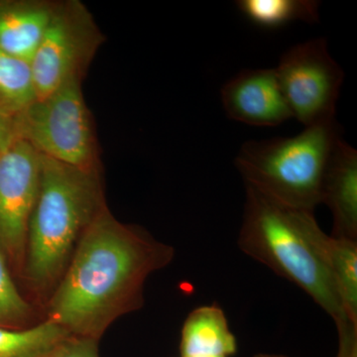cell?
<instances>
[{
	"label": "cell",
	"instance_id": "cell-11",
	"mask_svg": "<svg viewBox=\"0 0 357 357\" xmlns=\"http://www.w3.org/2000/svg\"><path fill=\"white\" fill-rule=\"evenodd\" d=\"M54 11L41 2L0 1V50L31 62Z\"/></svg>",
	"mask_w": 357,
	"mask_h": 357
},
{
	"label": "cell",
	"instance_id": "cell-6",
	"mask_svg": "<svg viewBox=\"0 0 357 357\" xmlns=\"http://www.w3.org/2000/svg\"><path fill=\"white\" fill-rule=\"evenodd\" d=\"M274 69L292 116L305 128L335 119L344 74L325 39L295 45Z\"/></svg>",
	"mask_w": 357,
	"mask_h": 357
},
{
	"label": "cell",
	"instance_id": "cell-9",
	"mask_svg": "<svg viewBox=\"0 0 357 357\" xmlns=\"http://www.w3.org/2000/svg\"><path fill=\"white\" fill-rule=\"evenodd\" d=\"M220 96L227 116L248 126L273 128L293 117L274 68L241 70Z\"/></svg>",
	"mask_w": 357,
	"mask_h": 357
},
{
	"label": "cell",
	"instance_id": "cell-21",
	"mask_svg": "<svg viewBox=\"0 0 357 357\" xmlns=\"http://www.w3.org/2000/svg\"><path fill=\"white\" fill-rule=\"evenodd\" d=\"M253 357H290V356H282V354H255V356Z\"/></svg>",
	"mask_w": 357,
	"mask_h": 357
},
{
	"label": "cell",
	"instance_id": "cell-7",
	"mask_svg": "<svg viewBox=\"0 0 357 357\" xmlns=\"http://www.w3.org/2000/svg\"><path fill=\"white\" fill-rule=\"evenodd\" d=\"M40 178L41 154L29 143L18 138L0 153V248L13 277H22Z\"/></svg>",
	"mask_w": 357,
	"mask_h": 357
},
{
	"label": "cell",
	"instance_id": "cell-18",
	"mask_svg": "<svg viewBox=\"0 0 357 357\" xmlns=\"http://www.w3.org/2000/svg\"><path fill=\"white\" fill-rule=\"evenodd\" d=\"M98 344L91 338L70 335L45 357H100Z\"/></svg>",
	"mask_w": 357,
	"mask_h": 357
},
{
	"label": "cell",
	"instance_id": "cell-14",
	"mask_svg": "<svg viewBox=\"0 0 357 357\" xmlns=\"http://www.w3.org/2000/svg\"><path fill=\"white\" fill-rule=\"evenodd\" d=\"M69 337L49 319L20 330L0 328V357H45Z\"/></svg>",
	"mask_w": 357,
	"mask_h": 357
},
{
	"label": "cell",
	"instance_id": "cell-2",
	"mask_svg": "<svg viewBox=\"0 0 357 357\" xmlns=\"http://www.w3.org/2000/svg\"><path fill=\"white\" fill-rule=\"evenodd\" d=\"M238 246L243 253L299 287L335 324L345 316L331 273V236L314 211L295 208L245 185Z\"/></svg>",
	"mask_w": 357,
	"mask_h": 357
},
{
	"label": "cell",
	"instance_id": "cell-8",
	"mask_svg": "<svg viewBox=\"0 0 357 357\" xmlns=\"http://www.w3.org/2000/svg\"><path fill=\"white\" fill-rule=\"evenodd\" d=\"M96 36L82 7L72 4L65 9H55L30 62L37 100L73 77H79L84 61L89 60L96 44Z\"/></svg>",
	"mask_w": 357,
	"mask_h": 357
},
{
	"label": "cell",
	"instance_id": "cell-15",
	"mask_svg": "<svg viewBox=\"0 0 357 357\" xmlns=\"http://www.w3.org/2000/svg\"><path fill=\"white\" fill-rule=\"evenodd\" d=\"M331 273L347 318L357 324V241L331 236Z\"/></svg>",
	"mask_w": 357,
	"mask_h": 357
},
{
	"label": "cell",
	"instance_id": "cell-20",
	"mask_svg": "<svg viewBox=\"0 0 357 357\" xmlns=\"http://www.w3.org/2000/svg\"><path fill=\"white\" fill-rule=\"evenodd\" d=\"M16 117L0 107V153L18 139Z\"/></svg>",
	"mask_w": 357,
	"mask_h": 357
},
{
	"label": "cell",
	"instance_id": "cell-10",
	"mask_svg": "<svg viewBox=\"0 0 357 357\" xmlns=\"http://www.w3.org/2000/svg\"><path fill=\"white\" fill-rule=\"evenodd\" d=\"M321 204L332 211V236L357 241V152L342 138L326 167Z\"/></svg>",
	"mask_w": 357,
	"mask_h": 357
},
{
	"label": "cell",
	"instance_id": "cell-1",
	"mask_svg": "<svg viewBox=\"0 0 357 357\" xmlns=\"http://www.w3.org/2000/svg\"><path fill=\"white\" fill-rule=\"evenodd\" d=\"M174 249L115 220L107 206L79 239L47 304V319L73 337L98 342L112 323L143 306L150 274L173 260Z\"/></svg>",
	"mask_w": 357,
	"mask_h": 357
},
{
	"label": "cell",
	"instance_id": "cell-16",
	"mask_svg": "<svg viewBox=\"0 0 357 357\" xmlns=\"http://www.w3.org/2000/svg\"><path fill=\"white\" fill-rule=\"evenodd\" d=\"M36 100L30 63L0 50V107L17 117Z\"/></svg>",
	"mask_w": 357,
	"mask_h": 357
},
{
	"label": "cell",
	"instance_id": "cell-19",
	"mask_svg": "<svg viewBox=\"0 0 357 357\" xmlns=\"http://www.w3.org/2000/svg\"><path fill=\"white\" fill-rule=\"evenodd\" d=\"M337 330L338 349L335 357H357V324L349 319L335 324Z\"/></svg>",
	"mask_w": 357,
	"mask_h": 357
},
{
	"label": "cell",
	"instance_id": "cell-5",
	"mask_svg": "<svg viewBox=\"0 0 357 357\" xmlns=\"http://www.w3.org/2000/svg\"><path fill=\"white\" fill-rule=\"evenodd\" d=\"M18 137L42 156L98 171L95 138L79 77L38 98L16 117Z\"/></svg>",
	"mask_w": 357,
	"mask_h": 357
},
{
	"label": "cell",
	"instance_id": "cell-3",
	"mask_svg": "<svg viewBox=\"0 0 357 357\" xmlns=\"http://www.w3.org/2000/svg\"><path fill=\"white\" fill-rule=\"evenodd\" d=\"M105 206L98 171L41 155L38 198L28 225L22 273L33 292L50 298L79 239Z\"/></svg>",
	"mask_w": 357,
	"mask_h": 357
},
{
	"label": "cell",
	"instance_id": "cell-17",
	"mask_svg": "<svg viewBox=\"0 0 357 357\" xmlns=\"http://www.w3.org/2000/svg\"><path fill=\"white\" fill-rule=\"evenodd\" d=\"M6 256L0 248V328H27L35 312L30 303L21 295L13 280Z\"/></svg>",
	"mask_w": 357,
	"mask_h": 357
},
{
	"label": "cell",
	"instance_id": "cell-13",
	"mask_svg": "<svg viewBox=\"0 0 357 357\" xmlns=\"http://www.w3.org/2000/svg\"><path fill=\"white\" fill-rule=\"evenodd\" d=\"M241 13L259 27L276 29L296 22L319 20L318 1L314 0H239Z\"/></svg>",
	"mask_w": 357,
	"mask_h": 357
},
{
	"label": "cell",
	"instance_id": "cell-4",
	"mask_svg": "<svg viewBox=\"0 0 357 357\" xmlns=\"http://www.w3.org/2000/svg\"><path fill=\"white\" fill-rule=\"evenodd\" d=\"M340 139L335 119L306 126L292 137L248 141L236 159L245 185L288 206L314 211L326 167Z\"/></svg>",
	"mask_w": 357,
	"mask_h": 357
},
{
	"label": "cell",
	"instance_id": "cell-22",
	"mask_svg": "<svg viewBox=\"0 0 357 357\" xmlns=\"http://www.w3.org/2000/svg\"><path fill=\"white\" fill-rule=\"evenodd\" d=\"M180 357H218V356H180Z\"/></svg>",
	"mask_w": 357,
	"mask_h": 357
},
{
	"label": "cell",
	"instance_id": "cell-12",
	"mask_svg": "<svg viewBox=\"0 0 357 357\" xmlns=\"http://www.w3.org/2000/svg\"><path fill=\"white\" fill-rule=\"evenodd\" d=\"M236 335L225 312L218 305L202 306L190 312L181 332L180 356H236Z\"/></svg>",
	"mask_w": 357,
	"mask_h": 357
}]
</instances>
